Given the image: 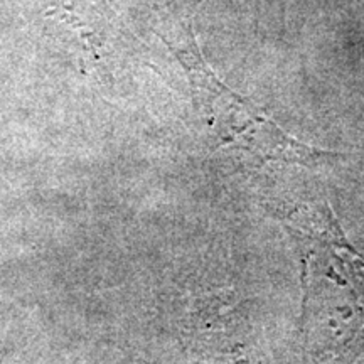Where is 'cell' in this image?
Segmentation results:
<instances>
[{
    "label": "cell",
    "instance_id": "cell-2",
    "mask_svg": "<svg viewBox=\"0 0 364 364\" xmlns=\"http://www.w3.org/2000/svg\"><path fill=\"white\" fill-rule=\"evenodd\" d=\"M174 51L188 75L196 103L220 147L260 164L316 166L321 161L339 157L300 142L250 100L228 88L203 61L194 43L186 44L184 38L176 36Z\"/></svg>",
    "mask_w": 364,
    "mask_h": 364
},
{
    "label": "cell",
    "instance_id": "cell-1",
    "mask_svg": "<svg viewBox=\"0 0 364 364\" xmlns=\"http://www.w3.org/2000/svg\"><path fill=\"white\" fill-rule=\"evenodd\" d=\"M302 263V339L307 364H353L364 351V258L324 198L273 206Z\"/></svg>",
    "mask_w": 364,
    "mask_h": 364
}]
</instances>
